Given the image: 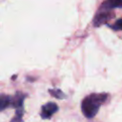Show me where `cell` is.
<instances>
[{"label":"cell","instance_id":"4","mask_svg":"<svg viewBox=\"0 0 122 122\" xmlns=\"http://www.w3.org/2000/svg\"><path fill=\"white\" fill-rule=\"evenodd\" d=\"M101 8L106 10H112L114 8H122V0H107L103 2Z\"/></svg>","mask_w":122,"mask_h":122},{"label":"cell","instance_id":"7","mask_svg":"<svg viewBox=\"0 0 122 122\" xmlns=\"http://www.w3.org/2000/svg\"><path fill=\"white\" fill-rule=\"evenodd\" d=\"M49 92H50V93H51L52 96H54V97H56V98L61 99V98H65V97H66L65 93H64L63 92H61V90L53 89V90H50Z\"/></svg>","mask_w":122,"mask_h":122},{"label":"cell","instance_id":"5","mask_svg":"<svg viewBox=\"0 0 122 122\" xmlns=\"http://www.w3.org/2000/svg\"><path fill=\"white\" fill-rule=\"evenodd\" d=\"M11 106V96L2 94L0 97V110L4 111L6 108Z\"/></svg>","mask_w":122,"mask_h":122},{"label":"cell","instance_id":"6","mask_svg":"<svg viewBox=\"0 0 122 122\" xmlns=\"http://www.w3.org/2000/svg\"><path fill=\"white\" fill-rule=\"evenodd\" d=\"M24 114V109L23 107H20L16 109V113L13 116V118L10 120V122H22V117Z\"/></svg>","mask_w":122,"mask_h":122},{"label":"cell","instance_id":"8","mask_svg":"<svg viewBox=\"0 0 122 122\" xmlns=\"http://www.w3.org/2000/svg\"><path fill=\"white\" fill-rule=\"evenodd\" d=\"M110 27L114 30H122V18L118 19L113 25H111Z\"/></svg>","mask_w":122,"mask_h":122},{"label":"cell","instance_id":"1","mask_svg":"<svg viewBox=\"0 0 122 122\" xmlns=\"http://www.w3.org/2000/svg\"><path fill=\"white\" fill-rule=\"evenodd\" d=\"M108 93L102 92V93H92L86 96L81 104V109L83 114L87 118H93L97 112L99 111V108L101 105L106 101L108 98Z\"/></svg>","mask_w":122,"mask_h":122},{"label":"cell","instance_id":"2","mask_svg":"<svg viewBox=\"0 0 122 122\" xmlns=\"http://www.w3.org/2000/svg\"><path fill=\"white\" fill-rule=\"evenodd\" d=\"M110 10H106V9L100 8V10L97 11V13L93 19V25L95 27H99V26L107 23V21L110 20L113 16V13H112Z\"/></svg>","mask_w":122,"mask_h":122},{"label":"cell","instance_id":"3","mask_svg":"<svg viewBox=\"0 0 122 122\" xmlns=\"http://www.w3.org/2000/svg\"><path fill=\"white\" fill-rule=\"evenodd\" d=\"M58 111V106L53 102H49L42 106L40 115L43 119H50L53 113Z\"/></svg>","mask_w":122,"mask_h":122}]
</instances>
